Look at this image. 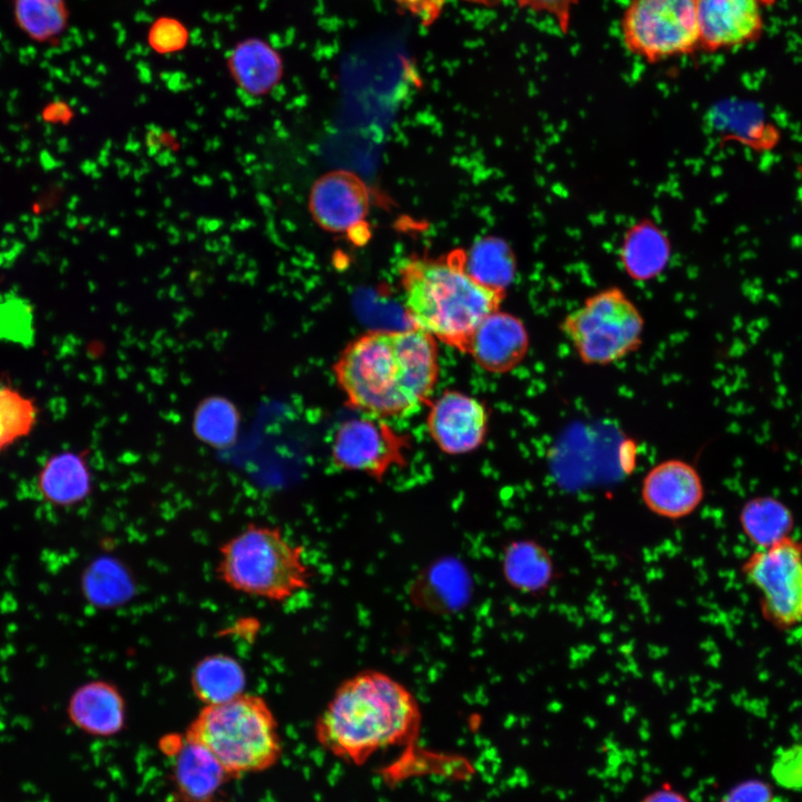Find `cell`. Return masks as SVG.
I'll return each mask as SVG.
<instances>
[{
	"instance_id": "obj_1",
	"label": "cell",
	"mask_w": 802,
	"mask_h": 802,
	"mask_svg": "<svg viewBox=\"0 0 802 802\" xmlns=\"http://www.w3.org/2000/svg\"><path fill=\"white\" fill-rule=\"evenodd\" d=\"M332 372L351 409L405 417L430 401L440 373L438 342L414 327L370 330L343 348Z\"/></svg>"
},
{
	"instance_id": "obj_2",
	"label": "cell",
	"mask_w": 802,
	"mask_h": 802,
	"mask_svg": "<svg viewBox=\"0 0 802 802\" xmlns=\"http://www.w3.org/2000/svg\"><path fill=\"white\" fill-rule=\"evenodd\" d=\"M421 725L414 694L391 675L363 669L342 681L314 724L320 745L356 765L376 752L412 743Z\"/></svg>"
},
{
	"instance_id": "obj_3",
	"label": "cell",
	"mask_w": 802,
	"mask_h": 802,
	"mask_svg": "<svg viewBox=\"0 0 802 802\" xmlns=\"http://www.w3.org/2000/svg\"><path fill=\"white\" fill-rule=\"evenodd\" d=\"M463 253L408 258L399 267V278L411 327L467 353L475 330L499 310L506 292L476 282L463 267Z\"/></svg>"
},
{
	"instance_id": "obj_4",
	"label": "cell",
	"mask_w": 802,
	"mask_h": 802,
	"mask_svg": "<svg viewBox=\"0 0 802 802\" xmlns=\"http://www.w3.org/2000/svg\"><path fill=\"white\" fill-rule=\"evenodd\" d=\"M216 573L231 589L284 602L310 586L304 548L278 527L250 524L218 549Z\"/></svg>"
},
{
	"instance_id": "obj_5",
	"label": "cell",
	"mask_w": 802,
	"mask_h": 802,
	"mask_svg": "<svg viewBox=\"0 0 802 802\" xmlns=\"http://www.w3.org/2000/svg\"><path fill=\"white\" fill-rule=\"evenodd\" d=\"M185 735L212 752L231 776L265 771L282 755L274 713L255 694L204 705Z\"/></svg>"
},
{
	"instance_id": "obj_6",
	"label": "cell",
	"mask_w": 802,
	"mask_h": 802,
	"mask_svg": "<svg viewBox=\"0 0 802 802\" xmlns=\"http://www.w3.org/2000/svg\"><path fill=\"white\" fill-rule=\"evenodd\" d=\"M560 331L583 363L607 365L638 350L644 319L634 302L613 286L594 293L568 313Z\"/></svg>"
},
{
	"instance_id": "obj_7",
	"label": "cell",
	"mask_w": 802,
	"mask_h": 802,
	"mask_svg": "<svg viewBox=\"0 0 802 802\" xmlns=\"http://www.w3.org/2000/svg\"><path fill=\"white\" fill-rule=\"evenodd\" d=\"M620 35L633 55L657 62L700 48L697 0H628Z\"/></svg>"
},
{
	"instance_id": "obj_8",
	"label": "cell",
	"mask_w": 802,
	"mask_h": 802,
	"mask_svg": "<svg viewBox=\"0 0 802 802\" xmlns=\"http://www.w3.org/2000/svg\"><path fill=\"white\" fill-rule=\"evenodd\" d=\"M741 571L757 591L767 623L780 630L802 628V540L790 535L755 548Z\"/></svg>"
},
{
	"instance_id": "obj_9",
	"label": "cell",
	"mask_w": 802,
	"mask_h": 802,
	"mask_svg": "<svg viewBox=\"0 0 802 802\" xmlns=\"http://www.w3.org/2000/svg\"><path fill=\"white\" fill-rule=\"evenodd\" d=\"M403 442L383 419L362 414L343 421L334 432L331 453L343 469L380 478L402 458Z\"/></svg>"
},
{
	"instance_id": "obj_10",
	"label": "cell",
	"mask_w": 802,
	"mask_h": 802,
	"mask_svg": "<svg viewBox=\"0 0 802 802\" xmlns=\"http://www.w3.org/2000/svg\"><path fill=\"white\" fill-rule=\"evenodd\" d=\"M488 424L489 413L485 403L468 393L444 390L429 402L427 432L446 454L461 456L476 451L486 440Z\"/></svg>"
},
{
	"instance_id": "obj_11",
	"label": "cell",
	"mask_w": 802,
	"mask_h": 802,
	"mask_svg": "<svg viewBox=\"0 0 802 802\" xmlns=\"http://www.w3.org/2000/svg\"><path fill=\"white\" fill-rule=\"evenodd\" d=\"M774 0H697L700 48L715 52L759 40Z\"/></svg>"
},
{
	"instance_id": "obj_12",
	"label": "cell",
	"mask_w": 802,
	"mask_h": 802,
	"mask_svg": "<svg viewBox=\"0 0 802 802\" xmlns=\"http://www.w3.org/2000/svg\"><path fill=\"white\" fill-rule=\"evenodd\" d=\"M370 197L364 183L353 173L335 169L317 178L310 193L309 208L324 231L342 234L359 228L369 213Z\"/></svg>"
},
{
	"instance_id": "obj_13",
	"label": "cell",
	"mask_w": 802,
	"mask_h": 802,
	"mask_svg": "<svg viewBox=\"0 0 802 802\" xmlns=\"http://www.w3.org/2000/svg\"><path fill=\"white\" fill-rule=\"evenodd\" d=\"M640 496L649 511L677 520L697 509L704 498V487L695 467L684 460L669 459L646 473Z\"/></svg>"
},
{
	"instance_id": "obj_14",
	"label": "cell",
	"mask_w": 802,
	"mask_h": 802,
	"mask_svg": "<svg viewBox=\"0 0 802 802\" xmlns=\"http://www.w3.org/2000/svg\"><path fill=\"white\" fill-rule=\"evenodd\" d=\"M529 334L516 315L497 310L475 330L467 353L482 370L502 374L512 371L526 358Z\"/></svg>"
},
{
	"instance_id": "obj_15",
	"label": "cell",
	"mask_w": 802,
	"mask_h": 802,
	"mask_svg": "<svg viewBox=\"0 0 802 802\" xmlns=\"http://www.w3.org/2000/svg\"><path fill=\"white\" fill-rule=\"evenodd\" d=\"M69 721L94 736H113L126 722V703L116 685L96 679L77 687L67 704Z\"/></svg>"
},
{
	"instance_id": "obj_16",
	"label": "cell",
	"mask_w": 802,
	"mask_h": 802,
	"mask_svg": "<svg viewBox=\"0 0 802 802\" xmlns=\"http://www.w3.org/2000/svg\"><path fill=\"white\" fill-rule=\"evenodd\" d=\"M169 747L173 781L185 802H208L231 776L212 752L186 735Z\"/></svg>"
},
{
	"instance_id": "obj_17",
	"label": "cell",
	"mask_w": 802,
	"mask_h": 802,
	"mask_svg": "<svg viewBox=\"0 0 802 802\" xmlns=\"http://www.w3.org/2000/svg\"><path fill=\"white\" fill-rule=\"evenodd\" d=\"M88 450L65 451L52 456L38 476L42 497L59 507L84 501L92 489V475L87 460Z\"/></svg>"
},
{
	"instance_id": "obj_18",
	"label": "cell",
	"mask_w": 802,
	"mask_h": 802,
	"mask_svg": "<svg viewBox=\"0 0 802 802\" xmlns=\"http://www.w3.org/2000/svg\"><path fill=\"white\" fill-rule=\"evenodd\" d=\"M228 63L236 84L252 96L268 94L283 75L280 55L270 45L257 39H248L237 45Z\"/></svg>"
},
{
	"instance_id": "obj_19",
	"label": "cell",
	"mask_w": 802,
	"mask_h": 802,
	"mask_svg": "<svg viewBox=\"0 0 802 802\" xmlns=\"http://www.w3.org/2000/svg\"><path fill=\"white\" fill-rule=\"evenodd\" d=\"M506 581L525 594L544 591L554 579V561L548 550L537 541L520 539L506 546L502 554Z\"/></svg>"
},
{
	"instance_id": "obj_20",
	"label": "cell",
	"mask_w": 802,
	"mask_h": 802,
	"mask_svg": "<svg viewBox=\"0 0 802 802\" xmlns=\"http://www.w3.org/2000/svg\"><path fill=\"white\" fill-rule=\"evenodd\" d=\"M246 675L241 663L226 654L199 659L190 674V687L204 705L219 704L245 693Z\"/></svg>"
},
{
	"instance_id": "obj_21",
	"label": "cell",
	"mask_w": 802,
	"mask_h": 802,
	"mask_svg": "<svg viewBox=\"0 0 802 802\" xmlns=\"http://www.w3.org/2000/svg\"><path fill=\"white\" fill-rule=\"evenodd\" d=\"M242 414L229 398L211 394L203 398L193 411L192 431L202 443L225 450L233 447L239 436Z\"/></svg>"
},
{
	"instance_id": "obj_22",
	"label": "cell",
	"mask_w": 802,
	"mask_h": 802,
	"mask_svg": "<svg viewBox=\"0 0 802 802\" xmlns=\"http://www.w3.org/2000/svg\"><path fill=\"white\" fill-rule=\"evenodd\" d=\"M669 246L663 233L652 223H639L625 236L622 261L629 276L637 281L656 277L666 266Z\"/></svg>"
},
{
	"instance_id": "obj_23",
	"label": "cell",
	"mask_w": 802,
	"mask_h": 802,
	"mask_svg": "<svg viewBox=\"0 0 802 802\" xmlns=\"http://www.w3.org/2000/svg\"><path fill=\"white\" fill-rule=\"evenodd\" d=\"M466 272L481 285L506 292L516 274V260L509 245L493 236L482 237L463 253Z\"/></svg>"
},
{
	"instance_id": "obj_24",
	"label": "cell",
	"mask_w": 802,
	"mask_h": 802,
	"mask_svg": "<svg viewBox=\"0 0 802 802\" xmlns=\"http://www.w3.org/2000/svg\"><path fill=\"white\" fill-rule=\"evenodd\" d=\"M739 519L744 535L756 548L790 536L794 527L791 510L777 498L769 496L747 500Z\"/></svg>"
},
{
	"instance_id": "obj_25",
	"label": "cell",
	"mask_w": 802,
	"mask_h": 802,
	"mask_svg": "<svg viewBox=\"0 0 802 802\" xmlns=\"http://www.w3.org/2000/svg\"><path fill=\"white\" fill-rule=\"evenodd\" d=\"M13 20L21 32L38 43H52L68 27L66 0H13Z\"/></svg>"
},
{
	"instance_id": "obj_26",
	"label": "cell",
	"mask_w": 802,
	"mask_h": 802,
	"mask_svg": "<svg viewBox=\"0 0 802 802\" xmlns=\"http://www.w3.org/2000/svg\"><path fill=\"white\" fill-rule=\"evenodd\" d=\"M36 421V408L17 391L0 385V451L27 436Z\"/></svg>"
},
{
	"instance_id": "obj_27",
	"label": "cell",
	"mask_w": 802,
	"mask_h": 802,
	"mask_svg": "<svg viewBox=\"0 0 802 802\" xmlns=\"http://www.w3.org/2000/svg\"><path fill=\"white\" fill-rule=\"evenodd\" d=\"M35 340L33 313L18 294H0V342L30 346Z\"/></svg>"
},
{
	"instance_id": "obj_28",
	"label": "cell",
	"mask_w": 802,
	"mask_h": 802,
	"mask_svg": "<svg viewBox=\"0 0 802 802\" xmlns=\"http://www.w3.org/2000/svg\"><path fill=\"white\" fill-rule=\"evenodd\" d=\"M81 587L86 598L98 606L115 604L124 596V576L107 559L94 561L84 573Z\"/></svg>"
},
{
	"instance_id": "obj_29",
	"label": "cell",
	"mask_w": 802,
	"mask_h": 802,
	"mask_svg": "<svg viewBox=\"0 0 802 802\" xmlns=\"http://www.w3.org/2000/svg\"><path fill=\"white\" fill-rule=\"evenodd\" d=\"M771 776L782 789L802 790V744L786 746L775 755Z\"/></svg>"
},
{
	"instance_id": "obj_30",
	"label": "cell",
	"mask_w": 802,
	"mask_h": 802,
	"mask_svg": "<svg viewBox=\"0 0 802 802\" xmlns=\"http://www.w3.org/2000/svg\"><path fill=\"white\" fill-rule=\"evenodd\" d=\"M186 28L174 18H159L149 29L148 41L158 53H173L187 42Z\"/></svg>"
},
{
	"instance_id": "obj_31",
	"label": "cell",
	"mask_w": 802,
	"mask_h": 802,
	"mask_svg": "<svg viewBox=\"0 0 802 802\" xmlns=\"http://www.w3.org/2000/svg\"><path fill=\"white\" fill-rule=\"evenodd\" d=\"M515 3L525 10L542 13L556 22L563 33H567L573 19V13L579 0H514Z\"/></svg>"
},
{
	"instance_id": "obj_32",
	"label": "cell",
	"mask_w": 802,
	"mask_h": 802,
	"mask_svg": "<svg viewBox=\"0 0 802 802\" xmlns=\"http://www.w3.org/2000/svg\"><path fill=\"white\" fill-rule=\"evenodd\" d=\"M721 802H776L770 784L751 779L735 785Z\"/></svg>"
},
{
	"instance_id": "obj_33",
	"label": "cell",
	"mask_w": 802,
	"mask_h": 802,
	"mask_svg": "<svg viewBox=\"0 0 802 802\" xmlns=\"http://www.w3.org/2000/svg\"><path fill=\"white\" fill-rule=\"evenodd\" d=\"M639 802H691L685 794L674 789L671 784H664L661 788L646 794Z\"/></svg>"
},
{
	"instance_id": "obj_34",
	"label": "cell",
	"mask_w": 802,
	"mask_h": 802,
	"mask_svg": "<svg viewBox=\"0 0 802 802\" xmlns=\"http://www.w3.org/2000/svg\"><path fill=\"white\" fill-rule=\"evenodd\" d=\"M464 1H468V2H471L475 4L491 7V6L498 4L502 0H464Z\"/></svg>"
}]
</instances>
